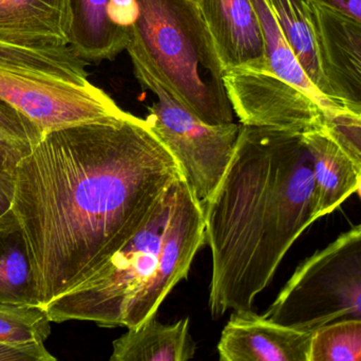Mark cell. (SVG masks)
<instances>
[{"instance_id": "obj_17", "label": "cell", "mask_w": 361, "mask_h": 361, "mask_svg": "<svg viewBox=\"0 0 361 361\" xmlns=\"http://www.w3.org/2000/svg\"><path fill=\"white\" fill-rule=\"evenodd\" d=\"M264 36L265 53L271 73L309 95L326 112V116L341 110L324 97L310 80L294 51L286 42L267 0H252Z\"/></svg>"}, {"instance_id": "obj_1", "label": "cell", "mask_w": 361, "mask_h": 361, "mask_svg": "<svg viewBox=\"0 0 361 361\" xmlns=\"http://www.w3.org/2000/svg\"><path fill=\"white\" fill-rule=\"evenodd\" d=\"M180 178L146 119L131 114L42 135L16 167L13 206L40 307L103 268Z\"/></svg>"}, {"instance_id": "obj_12", "label": "cell", "mask_w": 361, "mask_h": 361, "mask_svg": "<svg viewBox=\"0 0 361 361\" xmlns=\"http://www.w3.org/2000/svg\"><path fill=\"white\" fill-rule=\"evenodd\" d=\"M69 0H0V40L29 47L70 46Z\"/></svg>"}, {"instance_id": "obj_20", "label": "cell", "mask_w": 361, "mask_h": 361, "mask_svg": "<svg viewBox=\"0 0 361 361\" xmlns=\"http://www.w3.org/2000/svg\"><path fill=\"white\" fill-rule=\"evenodd\" d=\"M42 137L27 117L0 99V167L16 169Z\"/></svg>"}, {"instance_id": "obj_24", "label": "cell", "mask_w": 361, "mask_h": 361, "mask_svg": "<svg viewBox=\"0 0 361 361\" xmlns=\"http://www.w3.org/2000/svg\"><path fill=\"white\" fill-rule=\"evenodd\" d=\"M16 192V169L0 167V218L12 211Z\"/></svg>"}, {"instance_id": "obj_11", "label": "cell", "mask_w": 361, "mask_h": 361, "mask_svg": "<svg viewBox=\"0 0 361 361\" xmlns=\"http://www.w3.org/2000/svg\"><path fill=\"white\" fill-rule=\"evenodd\" d=\"M224 71H269L264 36L252 0H200Z\"/></svg>"}, {"instance_id": "obj_18", "label": "cell", "mask_w": 361, "mask_h": 361, "mask_svg": "<svg viewBox=\"0 0 361 361\" xmlns=\"http://www.w3.org/2000/svg\"><path fill=\"white\" fill-rule=\"evenodd\" d=\"M267 1L271 6L276 20L286 42L294 51L305 73L317 87L318 90L324 97H328L322 68H320L317 36H316L315 27L312 19L311 2L310 0H267Z\"/></svg>"}, {"instance_id": "obj_21", "label": "cell", "mask_w": 361, "mask_h": 361, "mask_svg": "<svg viewBox=\"0 0 361 361\" xmlns=\"http://www.w3.org/2000/svg\"><path fill=\"white\" fill-rule=\"evenodd\" d=\"M309 361H361V319L334 322L314 331Z\"/></svg>"}, {"instance_id": "obj_19", "label": "cell", "mask_w": 361, "mask_h": 361, "mask_svg": "<svg viewBox=\"0 0 361 361\" xmlns=\"http://www.w3.org/2000/svg\"><path fill=\"white\" fill-rule=\"evenodd\" d=\"M86 59L71 46L29 47L0 40V66L89 84Z\"/></svg>"}, {"instance_id": "obj_22", "label": "cell", "mask_w": 361, "mask_h": 361, "mask_svg": "<svg viewBox=\"0 0 361 361\" xmlns=\"http://www.w3.org/2000/svg\"><path fill=\"white\" fill-rule=\"evenodd\" d=\"M51 322L39 305L0 301V341L44 343L51 334Z\"/></svg>"}, {"instance_id": "obj_7", "label": "cell", "mask_w": 361, "mask_h": 361, "mask_svg": "<svg viewBox=\"0 0 361 361\" xmlns=\"http://www.w3.org/2000/svg\"><path fill=\"white\" fill-rule=\"evenodd\" d=\"M0 99L27 117L42 135L127 116L94 85L0 66Z\"/></svg>"}, {"instance_id": "obj_2", "label": "cell", "mask_w": 361, "mask_h": 361, "mask_svg": "<svg viewBox=\"0 0 361 361\" xmlns=\"http://www.w3.org/2000/svg\"><path fill=\"white\" fill-rule=\"evenodd\" d=\"M202 206L212 254V317L250 311L317 220L313 160L302 134L241 124L228 167Z\"/></svg>"}, {"instance_id": "obj_15", "label": "cell", "mask_w": 361, "mask_h": 361, "mask_svg": "<svg viewBox=\"0 0 361 361\" xmlns=\"http://www.w3.org/2000/svg\"><path fill=\"white\" fill-rule=\"evenodd\" d=\"M71 13L70 42L76 54L86 61L112 59L126 49V28L114 23L112 0H69Z\"/></svg>"}, {"instance_id": "obj_4", "label": "cell", "mask_w": 361, "mask_h": 361, "mask_svg": "<svg viewBox=\"0 0 361 361\" xmlns=\"http://www.w3.org/2000/svg\"><path fill=\"white\" fill-rule=\"evenodd\" d=\"M126 48L137 51L197 118L233 122L224 68L199 4L193 0H135Z\"/></svg>"}, {"instance_id": "obj_13", "label": "cell", "mask_w": 361, "mask_h": 361, "mask_svg": "<svg viewBox=\"0 0 361 361\" xmlns=\"http://www.w3.org/2000/svg\"><path fill=\"white\" fill-rule=\"evenodd\" d=\"M313 160L317 220L334 212L356 193L360 170L328 127L302 134Z\"/></svg>"}, {"instance_id": "obj_26", "label": "cell", "mask_w": 361, "mask_h": 361, "mask_svg": "<svg viewBox=\"0 0 361 361\" xmlns=\"http://www.w3.org/2000/svg\"><path fill=\"white\" fill-rule=\"evenodd\" d=\"M356 193H357L358 196L361 199V170L360 173H358L357 177V186H356Z\"/></svg>"}, {"instance_id": "obj_23", "label": "cell", "mask_w": 361, "mask_h": 361, "mask_svg": "<svg viewBox=\"0 0 361 361\" xmlns=\"http://www.w3.org/2000/svg\"><path fill=\"white\" fill-rule=\"evenodd\" d=\"M44 343L0 341V361H55Z\"/></svg>"}, {"instance_id": "obj_8", "label": "cell", "mask_w": 361, "mask_h": 361, "mask_svg": "<svg viewBox=\"0 0 361 361\" xmlns=\"http://www.w3.org/2000/svg\"><path fill=\"white\" fill-rule=\"evenodd\" d=\"M224 84L242 125L298 134L326 125V112L314 100L271 71L228 70Z\"/></svg>"}, {"instance_id": "obj_14", "label": "cell", "mask_w": 361, "mask_h": 361, "mask_svg": "<svg viewBox=\"0 0 361 361\" xmlns=\"http://www.w3.org/2000/svg\"><path fill=\"white\" fill-rule=\"evenodd\" d=\"M195 353L189 318L163 324L154 317L116 339L110 361H185Z\"/></svg>"}, {"instance_id": "obj_10", "label": "cell", "mask_w": 361, "mask_h": 361, "mask_svg": "<svg viewBox=\"0 0 361 361\" xmlns=\"http://www.w3.org/2000/svg\"><path fill=\"white\" fill-rule=\"evenodd\" d=\"M313 332L283 326L252 309L233 312L218 343L221 361H309Z\"/></svg>"}, {"instance_id": "obj_5", "label": "cell", "mask_w": 361, "mask_h": 361, "mask_svg": "<svg viewBox=\"0 0 361 361\" xmlns=\"http://www.w3.org/2000/svg\"><path fill=\"white\" fill-rule=\"evenodd\" d=\"M264 316L307 332L361 319V224L305 259Z\"/></svg>"}, {"instance_id": "obj_16", "label": "cell", "mask_w": 361, "mask_h": 361, "mask_svg": "<svg viewBox=\"0 0 361 361\" xmlns=\"http://www.w3.org/2000/svg\"><path fill=\"white\" fill-rule=\"evenodd\" d=\"M0 301L40 307L27 239L13 210L0 218Z\"/></svg>"}, {"instance_id": "obj_6", "label": "cell", "mask_w": 361, "mask_h": 361, "mask_svg": "<svg viewBox=\"0 0 361 361\" xmlns=\"http://www.w3.org/2000/svg\"><path fill=\"white\" fill-rule=\"evenodd\" d=\"M126 50L137 81L158 97L149 108L146 121L175 157L183 177L203 205L214 194L228 167L241 125L203 122L180 101L137 51Z\"/></svg>"}, {"instance_id": "obj_9", "label": "cell", "mask_w": 361, "mask_h": 361, "mask_svg": "<svg viewBox=\"0 0 361 361\" xmlns=\"http://www.w3.org/2000/svg\"><path fill=\"white\" fill-rule=\"evenodd\" d=\"M311 2L320 68L329 99L361 114V25Z\"/></svg>"}, {"instance_id": "obj_3", "label": "cell", "mask_w": 361, "mask_h": 361, "mask_svg": "<svg viewBox=\"0 0 361 361\" xmlns=\"http://www.w3.org/2000/svg\"><path fill=\"white\" fill-rule=\"evenodd\" d=\"M205 244L203 206L180 178L147 224L103 268L44 309L56 324L137 328L157 317Z\"/></svg>"}, {"instance_id": "obj_25", "label": "cell", "mask_w": 361, "mask_h": 361, "mask_svg": "<svg viewBox=\"0 0 361 361\" xmlns=\"http://www.w3.org/2000/svg\"><path fill=\"white\" fill-rule=\"evenodd\" d=\"M361 25V0H310Z\"/></svg>"}, {"instance_id": "obj_27", "label": "cell", "mask_w": 361, "mask_h": 361, "mask_svg": "<svg viewBox=\"0 0 361 361\" xmlns=\"http://www.w3.org/2000/svg\"><path fill=\"white\" fill-rule=\"evenodd\" d=\"M193 1L199 2V1H200V0H193Z\"/></svg>"}]
</instances>
